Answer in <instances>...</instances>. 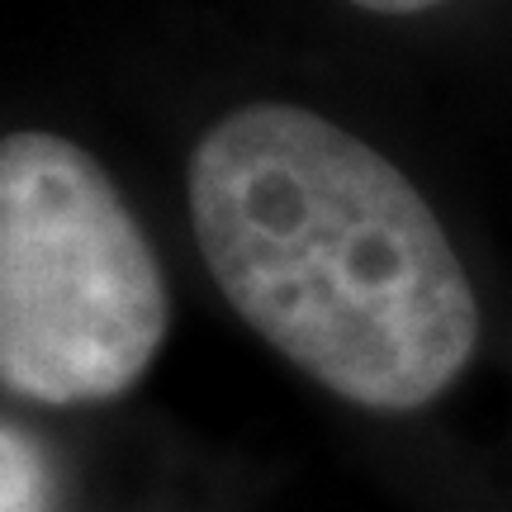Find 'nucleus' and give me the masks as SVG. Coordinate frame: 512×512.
<instances>
[{"label": "nucleus", "instance_id": "4", "mask_svg": "<svg viewBox=\"0 0 512 512\" xmlns=\"http://www.w3.org/2000/svg\"><path fill=\"white\" fill-rule=\"evenodd\" d=\"M356 10H370V15H422V10H432L441 0H347Z\"/></svg>", "mask_w": 512, "mask_h": 512}, {"label": "nucleus", "instance_id": "3", "mask_svg": "<svg viewBox=\"0 0 512 512\" xmlns=\"http://www.w3.org/2000/svg\"><path fill=\"white\" fill-rule=\"evenodd\" d=\"M0 512H62V484L48 446L10 418H0Z\"/></svg>", "mask_w": 512, "mask_h": 512}, {"label": "nucleus", "instance_id": "2", "mask_svg": "<svg viewBox=\"0 0 512 512\" xmlns=\"http://www.w3.org/2000/svg\"><path fill=\"white\" fill-rule=\"evenodd\" d=\"M171 328L162 266L110 171L57 133L0 138V389L100 403Z\"/></svg>", "mask_w": 512, "mask_h": 512}, {"label": "nucleus", "instance_id": "1", "mask_svg": "<svg viewBox=\"0 0 512 512\" xmlns=\"http://www.w3.org/2000/svg\"><path fill=\"white\" fill-rule=\"evenodd\" d=\"M190 223L233 313L347 403L413 413L475 356L479 299L432 204L323 114H223L190 157Z\"/></svg>", "mask_w": 512, "mask_h": 512}]
</instances>
